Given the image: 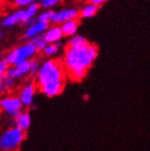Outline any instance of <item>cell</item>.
<instances>
[{"mask_svg":"<svg viewBox=\"0 0 150 151\" xmlns=\"http://www.w3.org/2000/svg\"><path fill=\"white\" fill-rule=\"evenodd\" d=\"M98 46L94 43L81 48L66 45L62 62L67 78L75 82L81 81L98 56Z\"/></svg>","mask_w":150,"mask_h":151,"instance_id":"cell-1","label":"cell"},{"mask_svg":"<svg viewBox=\"0 0 150 151\" xmlns=\"http://www.w3.org/2000/svg\"><path fill=\"white\" fill-rule=\"evenodd\" d=\"M66 77L62 60L51 58L42 64L34 83L42 93L52 98L62 93Z\"/></svg>","mask_w":150,"mask_h":151,"instance_id":"cell-2","label":"cell"},{"mask_svg":"<svg viewBox=\"0 0 150 151\" xmlns=\"http://www.w3.org/2000/svg\"><path fill=\"white\" fill-rule=\"evenodd\" d=\"M26 137V132L17 126L9 127L0 134V150L14 151L17 150Z\"/></svg>","mask_w":150,"mask_h":151,"instance_id":"cell-3","label":"cell"},{"mask_svg":"<svg viewBox=\"0 0 150 151\" xmlns=\"http://www.w3.org/2000/svg\"><path fill=\"white\" fill-rule=\"evenodd\" d=\"M37 54H38V52L35 47L29 42H27L7 52L4 59L10 66H15L21 61L35 58Z\"/></svg>","mask_w":150,"mask_h":151,"instance_id":"cell-4","label":"cell"},{"mask_svg":"<svg viewBox=\"0 0 150 151\" xmlns=\"http://www.w3.org/2000/svg\"><path fill=\"white\" fill-rule=\"evenodd\" d=\"M23 104L19 96H4L0 99V109L11 120H16L22 111Z\"/></svg>","mask_w":150,"mask_h":151,"instance_id":"cell-5","label":"cell"},{"mask_svg":"<svg viewBox=\"0 0 150 151\" xmlns=\"http://www.w3.org/2000/svg\"><path fill=\"white\" fill-rule=\"evenodd\" d=\"M79 17V10L75 7H68V9H64L58 11H54L51 19V24H57L62 25L63 23L69 20L78 19Z\"/></svg>","mask_w":150,"mask_h":151,"instance_id":"cell-6","label":"cell"},{"mask_svg":"<svg viewBox=\"0 0 150 151\" xmlns=\"http://www.w3.org/2000/svg\"><path fill=\"white\" fill-rule=\"evenodd\" d=\"M49 26H50V23H47V22H41L37 20L32 25L25 29L24 39L29 42L36 36L44 34V32L47 31Z\"/></svg>","mask_w":150,"mask_h":151,"instance_id":"cell-7","label":"cell"},{"mask_svg":"<svg viewBox=\"0 0 150 151\" xmlns=\"http://www.w3.org/2000/svg\"><path fill=\"white\" fill-rule=\"evenodd\" d=\"M36 85L33 82H29L20 89L19 97L20 98L23 107H29L33 102V98L36 90Z\"/></svg>","mask_w":150,"mask_h":151,"instance_id":"cell-8","label":"cell"},{"mask_svg":"<svg viewBox=\"0 0 150 151\" xmlns=\"http://www.w3.org/2000/svg\"><path fill=\"white\" fill-rule=\"evenodd\" d=\"M44 36H45V39L48 43H55L61 42L65 37L61 26L57 24H51L47 31L44 32Z\"/></svg>","mask_w":150,"mask_h":151,"instance_id":"cell-9","label":"cell"},{"mask_svg":"<svg viewBox=\"0 0 150 151\" xmlns=\"http://www.w3.org/2000/svg\"><path fill=\"white\" fill-rule=\"evenodd\" d=\"M22 18H23V9L14 11L3 19V20L1 22V25L3 28L6 29V28L13 27L17 24H19V23L21 24Z\"/></svg>","mask_w":150,"mask_h":151,"instance_id":"cell-10","label":"cell"},{"mask_svg":"<svg viewBox=\"0 0 150 151\" xmlns=\"http://www.w3.org/2000/svg\"><path fill=\"white\" fill-rule=\"evenodd\" d=\"M15 122H16V126L18 128H19L22 131L26 132L32 124L31 114H29V111H22L21 113L19 115V117L15 120Z\"/></svg>","mask_w":150,"mask_h":151,"instance_id":"cell-11","label":"cell"},{"mask_svg":"<svg viewBox=\"0 0 150 151\" xmlns=\"http://www.w3.org/2000/svg\"><path fill=\"white\" fill-rule=\"evenodd\" d=\"M40 9L41 7L38 3H33L32 5H29V6H27L25 9H23V18H22L21 24L36 19L37 15L39 14Z\"/></svg>","mask_w":150,"mask_h":151,"instance_id":"cell-12","label":"cell"},{"mask_svg":"<svg viewBox=\"0 0 150 151\" xmlns=\"http://www.w3.org/2000/svg\"><path fill=\"white\" fill-rule=\"evenodd\" d=\"M62 28L63 33L65 37H73L76 35L79 26V20L78 19H74V20H69L66 21L62 25H60Z\"/></svg>","mask_w":150,"mask_h":151,"instance_id":"cell-13","label":"cell"},{"mask_svg":"<svg viewBox=\"0 0 150 151\" xmlns=\"http://www.w3.org/2000/svg\"><path fill=\"white\" fill-rule=\"evenodd\" d=\"M98 10V6L88 2L81 7V9L79 10V17L81 19H90L95 16Z\"/></svg>","mask_w":150,"mask_h":151,"instance_id":"cell-14","label":"cell"},{"mask_svg":"<svg viewBox=\"0 0 150 151\" xmlns=\"http://www.w3.org/2000/svg\"><path fill=\"white\" fill-rule=\"evenodd\" d=\"M17 79L13 78L12 77H10V76L9 74H5V76L2 78L1 79V83H2V90H1V93H7L11 91V90L14 88L15 85H16L17 83Z\"/></svg>","mask_w":150,"mask_h":151,"instance_id":"cell-15","label":"cell"},{"mask_svg":"<svg viewBox=\"0 0 150 151\" xmlns=\"http://www.w3.org/2000/svg\"><path fill=\"white\" fill-rule=\"evenodd\" d=\"M90 43L84 36L81 35H75L73 37H70L69 41L67 42L66 45H69L71 47H76V48H81V47H86Z\"/></svg>","mask_w":150,"mask_h":151,"instance_id":"cell-16","label":"cell"},{"mask_svg":"<svg viewBox=\"0 0 150 151\" xmlns=\"http://www.w3.org/2000/svg\"><path fill=\"white\" fill-rule=\"evenodd\" d=\"M29 42L33 45L38 52H42L44 48H45L47 46V44H48L44 34H41V35L36 36V37L32 38V39L31 41H29Z\"/></svg>","mask_w":150,"mask_h":151,"instance_id":"cell-17","label":"cell"},{"mask_svg":"<svg viewBox=\"0 0 150 151\" xmlns=\"http://www.w3.org/2000/svg\"><path fill=\"white\" fill-rule=\"evenodd\" d=\"M62 47V42H58L55 43H48L47 46L44 48L42 54L45 56H52L58 54V52L60 51Z\"/></svg>","mask_w":150,"mask_h":151,"instance_id":"cell-18","label":"cell"},{"mask_svg":"<svg viewBox=\"0 0 150 151\" xmlns=\"http://www.w3.org/2000/svg\"><path fill=\"white\" fill-rule=\"evenodd\" d=\"M42 64L37 58L31 59V70H29V77L31 78H36L37 75H38Z\"/></svg>","mask_w":150,"mask_h":151,"instance_id":"cell-19","label":"cell"},{"mask_svg":"<svg viewBox=\"0 0 150 151\" xmlns=\"http://www.w3.org/2000/svg\"><path fill=\"white\" fill-rule=\"evenodd\" d=\"M17 67V69L24 76H29V70H31V60H24V61H21L19 64L15 65Z\"/></svg>","mask_w":150,"mask_h":151,"instance_id":"cell-20","label":"cell"},{"mask_svg":"<svg viewBox=\"0 0 150 151\" xmlns=\"http://www.w3.org/2000/svg\"><path fill=\"white\" fill-rule=\"evenodd\" d=\"M54 10L52 9H44L43 11L40 12L37 15V20L41 22H47V23H51V19Z\"/></svg>","mask_w":150,"mask_h":151,"instance_id":"cell-21","label":"cell"},{"mask_svg":"<svg viewBox=\"0 0 150 151\" xmlns=\"http://www.w3.org/2000/svg\"><path fill=\"white\" fill-rule=\"evenodd\" d=\"M63 0H39L38 4L41 9H51L52 7H54L60 4Z\"/></svg>","mask_w":150,"mask_h":151,"instance_id":"cell-22","label":"cell"},{"mask_svg":"<svg viewBox=\"0 0 150 151\" xmlns=\"http://www.w3.org/2000/svg\"><path fill=\"white\" fill-rule=\"evenodd\" d=\"M6 74H9L10 77H12L13 78L17 80H20L24 78V76L17 69L16 66H9V69L6 70Z\"/></svg>","mask_w":150,"mask_h":151,"instance_id":"cell-23","label":"cell"},{"mask_svg":"<svg viewBox=\"0 0 150 151\" xmlns=\"http://www.w3.org/2000/svg\"><path fill=\"white\" fill-rule=\"evenodd\" d=\"M13 3L18 7H27L29 5L36 3V0H13Z\"/></svg>","mask_w":150,"mask_h":151,"instance_id":"cell-24","label":"cell"},{"mask_svg":"<svg viewBox=\"0 0 150 151\" xmlns=\"http://www.w3.org/2000/svg\"><path fill=\"white\" fill-rule=\"evenodd\" d=\"M10 65L7 64V62L3 58L1 61H0V79H2V78L5 76L6 70L9 69V67Z\"/></svg>","mask_w":150,"mask_h":151,"instance_id":"cell-25","label":"cell"},{"mask_svg":"<svg viewBox=\"0 0 150 151\" xmlns=\"http://www.w3.org/2000/svg\"><path fill=\"white\" fill-rule=\"evenodd\" d=\"M107 0H89V3H91L95 6H97L98 7H100L101 5H103Z\"/></svg>","mask_w":150,"mask_h":151,"instance_id":"cell-26","label":"cell"},{"mask_svg":"<svg viewBox=\"0 0 150 151\" xmlns=\"http://www.w3.org/2000/svg\"><path fill=\"white\" fill-rule=\"evenodd\" d=\"M6 36V33L4 31H2V29H0V42H2V40L5 38Z\"/></svg>","mask_w":150,"mask_h":151,"instance_id":"cell-27","label":"cell"},{"mask_svg":"<svg viewBox=\"0 0 150 151\" xmlns=\"http://www.w3.org/2000/svg\"><path fill=\"white\" fill-rule=\"evenodd\" d=\"M1 90H2V83H1V79H0V94H1Z\"/></svg>","mask_w":150,"mask_h":151,"instance_id":"cell-28","label":"cell"},{"mask_svg":"<svg viewBox=\"0 0 150 151\" xmlns=\"http://www.w3.org/2000/svg\"><path fill=\"white\" fill-rule=\"evenodd\" d=\"M3 58H2V55H0V61H1V60H2Z\"/></svg>","mask_w":150,"mask_h":151,"instance_id":"cell-29","label":"cell"},{"mask_svg":"<svg viewBox=\"0 0 150 151\" xmlns=\"http://www.w3.org/2000/svg\"><path fill=\"white\" fill-rule=\"evenodd\" d=\"M14 151H19V150H18V149H17V150H14Z\"/></svg>","mask_w":150,"mask_h":151,"instance_id":"cell-30","label":"cell"},{"mask_svg":"<svg viewBox=\"0 0 150 151\" xmlns=\"http://www.w3.org/2000/svg\"><path fill=\"white\" fill-rule=\"evenodd\" d=\"M0 99H1V98H0Z\"/></svg>","mask_w":150,"mask_h":151,"instance_id":"cell-31","label":"cell"}]
</instances>
